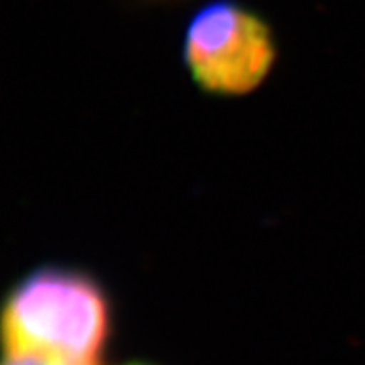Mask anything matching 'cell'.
I'll list each match as a JSON object with an SVG mask.
<instances>
[{
	"label": "cell",
	"mask_w": 365,
	"mask_h": 365,
	"mask_svg": "<svg viewBox=\"0 0 365 365\" xmlns=\"http://www.w3.org/2000/svg\"><path fill=\"white\" fill-rule=\"evenodd\" d=\"M110 331L103 289L86 274L41 269L29 274L6 300V352H34L54 361H99Z\"/></svg>",
	"instance_id": "6da1fadb"
},
{
	"label": "cell",
	"mask_w": 365,
	"mask_h": 365,
	"mask_svg": "<svg viewBox=\"0 0 365 365\" xmlns=\"http://www.w3.org/2000/svg\"><path fill=\"white\" fill-rule=\"evenodd\" d=\"M276 58L270 26L233 0L207 2L185 32V62L211 93L242 96L259 86Z\"/></svg>",
	"instance_id": "7a4b0ae2"
},
{
	"label": "cell",
	"mask_w": 365,
	"mask_h": 365,
	"mask_svg": "<svg viewBox=\"0 0 365 365\" xmlns=\"http://www.w3.org/2000/svg\"><path fill=\"white\" fill-rule=\"evenodd\" d=\"M54 365H99V361H54Z\"/></svg>",
	"instance_id": "3957f363"
},
{
	"label": "cell",
	"mask_w": 365,
	"mask_h": 365,
	"mask_svg": "<svg viewBox=\"0 0 365 365\" xmlns=\"http://www.w3.org/2000/svg\"><path fill=\"white\" fill-rule=\"evenodd\" d=\"M135 365H142V364H135Z\"/></svg>",
	"instance_id": "277c9868"
}]
</instances>
